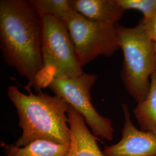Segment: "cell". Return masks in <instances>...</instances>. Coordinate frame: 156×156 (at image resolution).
I'll return each mask as SVG.
<instances>
[{
    "label": "cell",
    "mask_w": 156,
    "mask_h": 156,
    "mask_svg": "<svg viewBox=\"0 0 156 156\" xmlns=\"http://www.w3.org/2000/svg\"><path fill=\"white\" fill-rule=\"evenodd\" d=\"M42 19L29 1H0V49L3 59L34 87L43 68Z\"/></svg>",
    "instance_id": "6da1fadb"
},
{
    "label": "cell",
    "mask_w": 156,
    "mask_h": 156,
    "mask_svg": "<svg viewBox=\"0 0 156 156\" xmlns=\"http://www.w3.org/2000/svg\"><path fill=\"white\" fill-rule=\"evenodd\" d=\"M28 94L16 86H9L7 94L16 109L22 134L15 145L24 147L42 140L69 145L71 132L67 112L69 105L57 95L41 91L37 94L27 89Z\"/></svg>",
    "instance_id": "7a4b0ae2"
},
{
    "label": "cell",
    "mask_w": 156,
    "mask_h": 156,
    "mask_svg": "<svg viewBox=\"0 0 156 156\" xmlns=\"http://www.w3.org/2000/svg\"><path fill=\"white\" fill-rule=\"evenodd\" d=\"M115 27L123 54L121 78L127 92L138 103L147 95L151 75L156 71L154 42L140 22L134 27Z\"/></svg>",
    "instance_id": "3957f363"
},
{
    "label": "cell",
    "mask_w": 156,
    "mask_h": 156,
    "mask_svg": "<svg viewBox=\"0 0 156 156\" xmlns=\"http://www.w3.org/2000/svg\"><path fill=\"white\" fill-rule=\"evenodd\" d=\"M41 19L43 68L34 86L37 92L48 87L54 78L72 79L84 73L64 22L50 16Z\"/></svg>",
    "instance_id": "277c9868"
},
{
    "label": "cell",
    "mask_w": 156,
    "mask_h": 156,
    "mask_svg": "<svg viewBox=\"0 0 156 156\" xmlns=\"http://www.w3.org/2000/svg\"><path fill=\"white\" fill-rule=\"evenodd\" d=\"M62 21L83 67L98 56L111 57L120 49L116 25L95 22L75 11L69 12Z\"/></svg>",
    "instance_id": "5b68a950"
},
{
    "label": "cell",
    "mask_w": 156,
    "mask_h": 156,
    "mask_svg": "<svg viewBox=\"0 0 156 156\" xmlns=\"http://www.w3.org/2000/svg\"><path fill=\"white\" fill-rule=\"evenodd\" d=\"M97 78L95 74L85 73L72 79L54 78L48 87L83 116L86 124L95 136L112 140L114 129L111 120L101 115L91 103V90Z\"/></svg>",
    "instance_id": "8992f818"
},
{
    "label": "cell",
    "mask_w": 156,
    "mask_h": 156,
    "mask_svg": "<svg viewBox=\"0 0 156 156\" xmlns=\"http://www.w3.org/2000/svg\"><path fill=\"white\" fill-rule=\"evenodd\" d=\"M124 118L122 138L107 146L102 151L105 156H156V136L136 128L133 123L128 106L122 104Z\"/></svg>",
    "instance_id": "52a82bcc"
},
{
    "label": "cell",
    "mask_w": 156,
    "mask_h": 156,
    "mask_svg": "<svg viewBox=\"0 0 156 156\" xmlns=\"http://www.w3.org/2000/svg\"><path fill=\"white\" fill-rule=\"evenodd\" d=\"M71 141L67 156H105L96 136L87 127L83 116L71 106L67 112Z\"/></svg>",
    "instance_id": "ba28073f"
},
{
    "label": "cell",
    "mask_w": 156,
    "mask_h": 156,
    "mask_svg": "<svg viewBox=\"0 0 156 156\" xmlns=\"http://www.w3.org/2000/svg\"><path fill=\"white\" fill-rule=\"evenodd\" d=\"M73 9L90 20L115 26L125 11L117 0H73Z\"/></svg>",
    "instance_id": "9c48e42d"
},
{
    "label": "cell",
    "mask_w": 156,
    "mask_h": 156,
    "mask_svg": "<svg viewBox=\"0 0 156 156\" xmlns=\"http://www.w3.org/2000/svg\"><path fill=\"white\" fill-rule=\"evenodd\" d=\"M133 113L140 129L156 136V71L151 75L147 95L137 103Z\"/></svg>",
    "instance_id": "30bf717a"
},
{
    "label": "cell",
    "mask_w": 156,
    "mask_h": 156,
    "mask_svg": "<svg viewBox=\"0 0 156 156\" xmlns=\"http://www.w3.org/2000/svg\"><path fill=\"white\" fill-rule=\"evenodd\" d=\"M69 145H62L47 140L35 141L24 147L5 145L6 156H67Z\"/></svg>",
    "instance_id": "8fae6325"
},
{
    "label": "cell",
    "mask_w": 156,
    "mask_h": 156,
    "mask_svg": "<svg viewBox=\"0 0 156 156\" xmlns=\"http://www.w3.org/2000/svg\"><path fill=\"white\" fill-rule=\"evenodd\" d=\"M29 2L41 18L50 16L62 21L73 11V0H31Z\"/></svg>",
    "instance_id": "7c38bea8"
},
{
    "label": "cell",
    "mask_w": 156,
    "mask_h": 156,
    "mask_svg": "<svg viewBox=\"0 0 156 156\" xmlns=\"http://www.w3.org/2000/svg\"><path fill=\"white\" fill-rule=\"evenodd\" d=\"M119 4L126 11L133 9L143 15V20L147 19L156 10V0H117Z\"/></svg>",
    "instance_id": "4fadbf2b"
},
{
    "label": "cell",
    "mask_w": 156,
    "mask_h": 156,
    "mask_svg": "<svg viewBox=\"0 0 156 156\" xmlns=\"http://www.w3.org/2000/svg\"><path fill=\"white\" fill-rule=\"evenodd\" d=\"M140 22L149 38L153 42H156V10L147 19H142Z\"/></svg>",
    "instance_id": "5bb4252c"
},
{
    "label": "cell",
    "mask_w": 156,
    "mask_h": 156,
    "mask_svg": "<svg viewBox=\"0 0 156 156\" xmlns=\"http://www.w3.org/2000/svg\"><path fill=\"white\" fill-rule=\"evenodd\" d=\"M154 56H155V59H156V42H154Z\"/></svg>",
    "instance_id": "9a60e30c"
}]
</instances>
